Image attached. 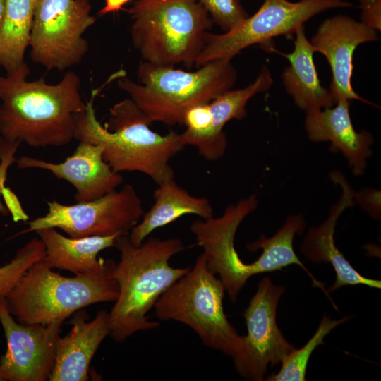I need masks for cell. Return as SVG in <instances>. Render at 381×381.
Returning a JSON list of instances; mask_svg holds the SVG:
<instances>
[{
  "label": "cell",
  "instance_id": "6da1fadb",
  "mask_svg": "<svg viewBox=\"0 0 381 381\" xmlns=\"http://www.w3.org/2000/svg\"><path fill=\"white\" fill-rule=\"evenodd\" d=\"M29 74L25 63L0 76V135L35 147L68 145L86 108L79 76L68 71L58 83L48 84L44 78L28 80Z\"/></svg>",
  "mask_w": 381,
  "mask_h": 381
},
{
  "label": "cell",
  "instance_id": "7a4b0ae2",
  "mask_svg": "<svg viewBox=\"0 0 381 381\" xmlns=\"http://www.w3.org/2000/svg\"><path fill=\"white\" fill-rule=\"evenodd\" d=\"M93 90L86 108L76 118L74 138L102 148L104 160L116 172H140L157 184L174 179L170 160L183 148L180 133L161 135L150 128L151 123L130 99L115 104L105 126L97 120Z\"/></svg>",
  "mask_w": 381,
  "mask_h": 381
},
{
  "label": "cell",
  "instance_id": "3957f363",
  "mask_svg": "<svg viewBox=\"0 0 381 381\" xmlns=\"http://www.w3.org/2000/svg\"><path fill=\"white\" fill-rule=\"evenodd\" d=\"M120 253L113 276L119 286V296L109 312V335L122 343L139 331L159 327L147 314L159 296L191 267H174L170 259L185 249L179 238L150 237L139 246L133 245L128 235L117 237L114 245Z\"/></svg>",
  "mask_w": 381,
  "mask_h": 381
},
{
  "label": "cell",
  "instance_id": "277c9868",
  "mask_svg": "<svg viewBox=\"0 0 381 381\" xmlns=\"http://www.w3.org/2000/svg\"><path fill=\"white\" fill-rule=\"evenodd\" d=\"M140 83L121 76L118 87L145 114L150 122L183 124L190 108L211 102L232 89L237 71L231 60L211 61L194 72L144 61L137 71Z\"/></svg>",
  "mask_w": 381,
  "mask_h": 381
},
{
  "label": "cell",
  "instance_id": "5b68a950",
  "mask_svg": "<svg viewBox=\"0 0 381 381\" xmlns=\"http://www.w3.org/2000/svg\"><path fill=\"white\" fill-rule=\"evenodd\" d=\"M116 262L104 260L97 270L65 277L52 271L42 259L31 266L6 298L7 307L23 324L63 322L90 305L115 301L119 286Z\"/></svg>",
  "mask_w": 381,
  "mask_h": 381
},
{
  "label": "cell",
  "instance_id": "8992f818",
  "mask_svg": "<svg viewBox=\"0 0 381 381\" xmlns=\"http://www.w3.org/2000/svg\"><path fill=\"white\" fill-rule=\"evenodd\" d=\"M133 45L144 61L194 65L213 20L198 0H137L126 10Z\"/></svg>",
  "mask_w": 381,
  "mask_h": 381
},
{
  "label": "cell",
  "instance_id": "52a82bcc",
  "mask_svg": "<svg viewBox=\"0 0 381 381\" xmlns=\"http://www.w3.org/2000/svg\"><path fill=\"white\" fill-rule=\"evenodd\" d=\"M225 289L207 267L202 253L187 274L175 282L156 301V318L191 328L207 347L233 356L242 337L227 319L223 306Z\"/></svg>",
  "mask_w": 381,
  "mask_h": 381
},
{
  "label": "cell",
  "instance_id": "ba28073f",
  "mask_svg": "<svg viewBox=\"0 0 381 381\" xmlns=\"http://www.w3.org/2000/svg\"><path fill=\"white\" fill-rule=\"evenodd\" d=\"M352 6L345 0H264L257 12L236 28L222 34L209 32L194 65L199 68L213 60H231L250 45L265 44L273 37L293 35L298 28L323 11Z\"/></svg>",
  "mask_w": 381,
  "mask_h": 381
},
{
  "label": "cell",
  "instance_id": "9c48e42d",
  "mask_svg": "<svg viewBox=\"0 0 381 381\" xmlns=\"http://www.w3.org/2000/svg\"><path fill=\"white\" fill-rule=\"evenodd\" d=\"M89 0H37L30 59L46 69L63 71L80 64L89 50L85 31L96 18Z\"/></svg>",
  "mask_w": 381,
  "mask_h": 381
},
{
  "label": "cell",
  "instance_id": "30bf717a",
  "mask_svg": "<svg viewBox=\"0 0 381 381\" xmlns=\"http://www.w3.org/2000/svg\"><path fill=\"white\" fill-rule=\"evenodd\" d=\"M47 204V214L30 222L19 235L44 228L59 229L71 238L128 235L144 214L131 184L87 202L68 205L52 200Z\"/></svg>",
  "mask_w": 381,
  "mask_h": 381
},
{
  "label": "cell",
  "instance_id": "8fae6325",
  "mask_svg": "<svg viewBox=\"0 0 381 381\" xmlns=\"http://www.w3.org/2000/svg\"><path fill=\"white\" fill-rule=\"evenodd\" d=\"M284 287L263 277L243 315L247 334L240 351L232 356L237 373L243 379L262 381L269 365L282 363L296 348L283 336L277 322L278 303Z\"/></svg>",
  "mask_w": 381,
  "mask_h": 381
},
{
  "label": "cell",
  "instance_id": "7c38bea8",
  "mask_svg": "<svg viewBox=\"0 0 381 381\" xmlns=\"http://www.w3.org/2000/svg\"><path fill=\"white\" fill-rule=\"evenodd\" d=\"M255 195H250L227 206L219 217L197 219L190 225L197 244L203 252L208 269L219 274L230 300L236 302L238 295L253 275L268 272L263 260L258 258L250 264L240 258L234 246V238L243 220L258 207Z\"/></svg>",
  "mask_w": 381,
  "mask_h": 381
},
{
  "label": "cell",
  "instance_id": "4fadbf2b",
  "mask_svg": "<svg viewBox=\"0 0 381 381\" xmlns=\"http://www.w3.org/2000/svg\"><path fill=\"white\" fill-rule=\"evenodd\" d=\"M0 323L6 351L0 356V381H46L53 370L62 323L17 322L6 298L0 299Z\"/></svg>",
  "mask_w": 381,
  "mask_h": 381
},
{
  "label": "cell",
  "instance_id": "5bb4252c",
  "mask_svg": "<svg viewBox=\"0 0 381 381\" xmlns=\"http://www.w3.org/2000/svg\"><path fill=\"white\" fill-rule=\"evenodd\" d=\"M377 39V30L344 15L327 18L318 28L310 42L315 51L323 54L329 64V90L337 102L341 99H356L373 105L353 90L351 77L353 56L357 47Z\"/></svg>",
  "mask_w": 381,
  "mask_h": 381
},
{
  "label": "cell",
  "instance_id": "9a60e30c",
  "mask_svg": "<svg viewBox=\"0 0 381 381\" xmlns=\"http://www.w3.org/2000/svg\"><path fill=\"white\" fill-rule=\"evenodd\" d=\"M16 163L20 169H40L50 171L57 179L70 183L75 189L76 202L99 198L119 188L123 182L102 157V148L80 141L73 154L59 163L29 156H21Z\"/></svg>",
  "mask_w": 381,
  "mask_h": 381
},
{
  "label": "cell",
  "instance_id": "2e32d148",
  "mask_svg": "<svg viewBox=\"0 0 381 381\" xmlns=\"http://www.w3.org/2000/svg\"><path fill=\"white\" fill-rule=\"evenodd\" d=\"M81 309L74 314L69 324L71 330L59 336L56 359L49 381H85L89 378L92 359L103 340L109 335V312L102 310L88 321Z\"/></svg>",
  "mask_w": 381,
  "mask_h": 381
},
{
  "label": "cell",
  "instance_id": "e0dca14e",
  "mask_svg": "<svg viewBox=\"0 0 381 381\" xmlns=\"http://www.w3.org/2000/svg\"><path fill=\"white\" fill-rule=\"evenodd\" d=\"M332 179L339 183L342 194L330 209L327 219L319 226L311 228L301 244V252L309 260L314 262L329 263L336 273V280L327 293L332 292L343 286L366 285L380 289L381 281L362 276L345 258L336 246L334 234L337 221L342 212L353 203V190L339 172L331 174Z\"/></svg>",
  "mask_w": 381,
  "mask_h": 381
},
{
  "label": "cell",
  "instance_id": "ac0fdd59",
  "mask_svg": "<svg viewBox=\"0 0 381 381\" xmlns=\"http://www.w3.org/2000/svg\"><path fill=\"white\" fill-rule=\"evenodd\" d=\"M305 129L313 142L329 141L334 150L347 159L353 174L362 175L370 157L373 143L370 133L357 132L349 114V100L339 99L329 108L306 111Z\"/></svg>",
  "mask_w": 381,
  "mask_h": 381
},
{
  "label": "cell",
  "instance_id": "d6986e66",
  "mask_svg": "<svg viewBox=\"0 0 381 381\" xmlns=\"http://www.w3.org/2000/svg\"><path fill=\"white\" fill-rule=\"evenodd\" d=\"M294 34L293 52L280 53L289 61L282 75L287 93L295 104L306 111L334 106L337 101L318 78L313 61L315 51L306 35L304 25L298 28Z\"/></svg>",
  "mask_w": 381,
  "mask_h": 381
},
{
  "label": "cell",
  "instance_id": "ffe728a7",
  "mask_svg": "<svg viewBox=\"0 0 381 381\" xmlns=\"http://www.w3.org/2000/svg\"><path fill=\"white\" fill-rule=\"evenodd\" d=\"M157 185L153 194V205L129 232V239L135 246L141 244L155 230L183 215L194 214L202 219L214 216L213 207L207 198L190 195L174 178Z\"/></svg>",
  "mask_w": 381,
  "mask_h": 381
},
{
  "label": "cell",
  "instance_id": "44dd1931",
  "mask_svg": "<svg viewBox=\"0 0 381 381\" xmlns=\"http://www.w3.org/2000/svg\"><path fill=\"white\" fill-rule=\"evenodd\" d=\"M45 246L42 261L51 269L68 270L75 274L98 270L104 259L98 258L103 250L114 247L119 235L71 238L63 236L55 228L35 231Z\"/></svg>",
  "mask_w": 381,
  "mask_h": 381
},
{
  "label": "cell",
  "instance_id": "7402d4cb",
  "mask_svg": "<svg viewBox=\"0 0 381 381\" xmlns=\"http://www.w3.org/2000/svg\"><path fill=\"white\" fill-rule=\"evenodd\" d=\"M273 83L270 70L264 66L257 78L248 86L227 90L208 103L210 127L205 144L198 152L210 161L220 159L227 147L223 128L232 119H242L246 116L248 102L258 93L267 91Z\"/></svg>",
  "mask_w": 381,
  "mask_h": 381
},
{
  "label": "cell",
  "instance_id": "603a6c76",
  "mask_svg": "<svg viewBox=\"0 0 381 381\" xmlns=\"http://www.w3.org/2000/svg\"><path fill=\"white\" fill-rule=\"evenodd\" d=\"M37 0H5L0 26V66L11 74L25 62Z\"/></svg>",
  "mask_w": 381,
  "mask_h": 381
},
{
  "label": "cell",
  "instance_id": "cb8c5ba5",
  "mask_svg": "<svg viewBox=\"0 0 381 381\" xmlns=\"http://www.w3.org/2000/svg\"><path fill=\"white\" fill-rule=\"evenodd\" d=\"M349 317L332 320L323 316L314 335L301 349L293 350L281 363L280 370L265 379L267 381H304L308 363L313 351L324 343L323 340L334 327L345 322Z\"/></svg>",
  "mask_w": 381,
  "mask_h": 381
},
{
  "label": "cell",
  "instance_id": "d4e9b609",
  "mask_svg": "<svg viewBox=\"0 0 381 381\" xmlns=\"http://www.w3.org/2000/svg\"><path fill=\"white\" fill-rule=\"evenodd\" d=\"M45 255V246L34 238L16 252L14 258L0 267V299L6 298L27 270Z\"/></svg>",
  "mask_w": 381,
  "mask_h": 381
},
{
  "label": "cell",
  "instance_id": "484cf974",
  "mask_svg": "<svg viewBox=\"0 0 381 381\" xmlns=\"http://www.w3.org/2000/svg\"><path fill=\"white\" fill-rule=\"evenodd\" d=\"M198 1L224 32L236 28L249 16L240 0Z\"/></svg>",
  "mask_w": 381,
  "mask_h": 381
},
{
  "label": "cell",
  "instance_id": "4316f807",
  "mask_svg": "<svg viewBox=\"0 0 381 381\" xmlns=\"http://www.w3.org/2000/svg\"><path fill=\"white\" fill-rule=\"evenodd\" d=\"M20 144L19 141L8 140L0 135V196L5 190L8 171L16 161L15 154ZM8 213L9 210L0 200V214L7 215Z\"/></svg>",
  "mask_w": 381,
  "mask_h": 381
},
{
  "label": "cell",
  "instance_id": "83f0119b",
  "mask_svg": "<svg viewBox=\"0 0 381 381\" xmlns=\"http://www.w3.org/2000/svg\"><path fill=\"white\" fill-rule=\"evenodd\" d=\"M353 200L372 218L380 219V191L379 190L368 188L353 192Z\"/></svg>",
  "mask_w": 381,
  "mask_h": 381
},
{
  "label": "cell",
  "instance_id": "f1b7e54d",
  "mask_svg": "<svg viewBox=\"0 0 381 381\" xmlns=\"http://www.w3.org/2000/svg\"><path fill=\"white\" fill-rule=\"evenodd\" d=\"M361 22L377 31L381 30V0H358Z\"/></svg>",
  "mask_w": 381,
  "mask_h": 381
},
{
  "label": "cell",
  "instance_id": "f546056e",
  "mask_svg": "<svg viewBox=\"0 0 381 381\" xmlns=\"http://www.w3.org/2000/svg\"><path fill=\"white\" fill-rule=\"evenodd\" d=\"M131 0H106L105 6L99 12V16H104L108 13L116 12Z\"/></svg>",
  "mask_w": 381,
  "mask_h": 381
},
{
  "label": "cell",
  "instance_id": "4dcf8cb0",
  "mask_svg": "<svg viewBox=\"0 0 381 381\" xmlns=\"http://www.w3.org/2000/svg\"><path fill=\"white\" fill-rule=\"evenodd\" d=\"M290 217H296L297 219H298L301 222V223H302V224H303V231H304V229H305V228H306V220H305L304 217H303L301 214H293V215H291V216H290ZM303 232H302V233H303ZM302 233H301V234H302ZM310 279H311V280H312V282H313V285H314L315 286H317V287L321 289L325 293L326 292V290H325V286H324V285L322 284V282L318 281L313 276L312 277H310Z\"/></svg>",
  "mask_w": 381,
  "mask_h": 381
},
{
  "label": "cell",
  "instance_id": "1f68e13d",
  "mask_svg": "<svg viewBox=\"0 0 381 381\" xmlns=\"http://www.w3.org/2000/svg\"><path fill=\"white\" fill-rule=\"evenodd\" d=\"M5 9V0H0V26Z\"/></svg>",
  "mask_w": 381,
  "mask_h": 381
}]
</instances>
